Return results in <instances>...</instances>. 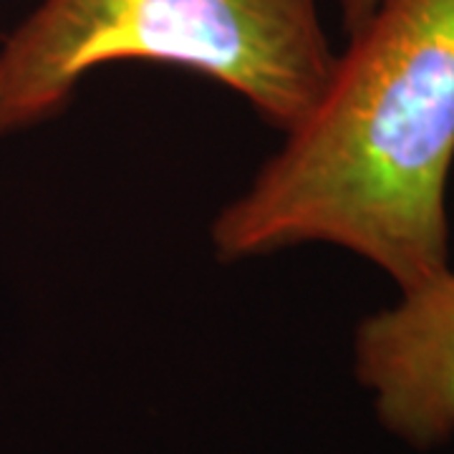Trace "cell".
<instances>
[{
    "mask_svg": "<svg viewBox=\"0 0 454 454\" xmlns=\"http://www.w3.org/2000/svg\"><path fill=\"white\" fill-rule=\"evenodd\" d=\"M336 56L318 0H41L0 49V137L53 119L119 61L207 76L286 134L321 101Z\"/></svg>",
    "mask_w": 454,
    "mask_h": 454,
    "instance_id": "obj_2",
    "label": "cell"
},
{
    "mask_svg": "<svg viewBox=\"0 0 454 454\" xmlns=\"http://www.w3.org/2000/svg\"><path fill=\"white\" fill-rule=\"evenodd\" d=\"M454 0H376L316 109L217 212L225 262L333 245L404 291L450 268Z\"/></svg>",
    "mask_w": 454,
    "mask_h": 454,
    "instance_id": "obj_1",
    "label": "cell"
},
{
    "mask_svg": "<svg viewBox=\"0 0 454 454\" xmlns=\"http://www.w3.org/2000/svg\"><path fill=\"white\" fill-rule=\"evenodd\" d=\"M354 376L381 429L417 452L454 437V268L399 291L354 331Z\"/></svg>",
    "mask_w": 454,
    "mask_h": 454,
    "instance_id": "obj_3",
    "label": "cell"
},
{
    "mask_svg": "<svg viewBox=\"0 0 454 454\" xmlns=\"http://www.w3.org/2000/svg\"><path fill=\"white\" fill-rule=\"evenodd\" d=\"M373 3L376 0H340V23L346 35H351L369 18Z\"/></svg>",
    "mask_w": 454,
    "mask_h": 454,
    "instance_id": "obj_4",
    "label": "cell"
}]
</instances>
